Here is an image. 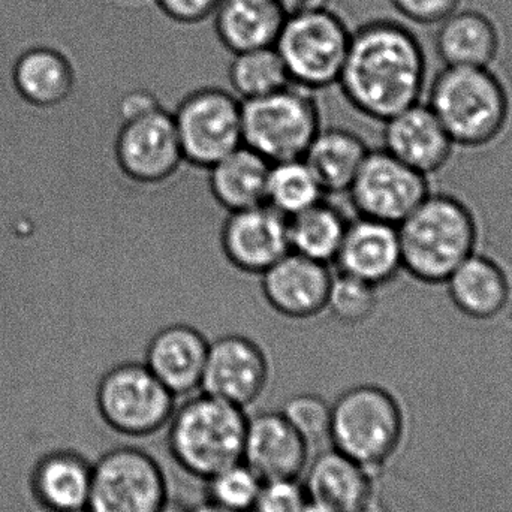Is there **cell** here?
I'll list each match as a JSON object with an SVG mask.
<instances>
[{"label":"cell","mask_w":512,"mask_h":512,"mask_svg":"<svg viewBox=\"0 0 512 512\" xmlns=\"http://www.w3.org/2000/svg\"><path fill=\"white\" fill-rule=\"evenodd\" d=\"M337 84L351 107L373 122L423 102L427 60L417 33L391 17L361 24L352 30Z\"/></svg>","instance_id":"obj_1"},{"label":"cell","mask_w":512,"mask_h":512,"mask_svg":"<svg viewBox=\"0 0 512 512\" xmlns=\"http://www.w3.org/2000/svg\"><path fill=\"white\" fill-rule=\"evenodd\" d=\"M248 415L218 397L201 393L176 408L168 423V451L180 469L207 481L242 462Z\"/></svg>","instance_id":"obj_2"},{"label":"cell","mask_w":512,"mask_h":512,"mask_svg":"<svg viewBox=\"0 0 512 512\" xmlns=\"http://www.w3.org/2000/svg\"><path fill=\"white\" fill-rule=\"evenodd\" d=\"M119 117L113 159L120 174L141 186L173 179L185 164L173 113L153 93L134 90L120 101Z\"/></svg>","instance_id":"obj_3"},{"label":"cell","mask_w":512,"mask_h":512,"mask_svg":"<svg viewBox=\"0 0 512 512\" xmlns=\"http://www.w3.org/2000/svg\"><path fill=\"white\" fill-rule=\"evenodd\" d=\"M403 270L424 282H445L475 251V227L463 204L430 194L397 225Z\"/></svg>","instance_id":"obj_4"},{"label":"cell","mask_w":512,"mask_h":512,"mask_svg":"<svg viewBox=\"0 0 512 512\" xmlns=\"http://www.w3.org/2000/svg\"><path fill=\"white\" fill-rule=\"evenodd\" d=\"M423 102L462 146L487 143L507 117V96L487 68L444 66L427 84Z\"/></svg>","instance_id":"obj_5"},{"label":"cell","mask_w":512,"mask_h":512,"mask_svg":"<svg viewBox=\"0 0 512 512\" xmlns=\"http://www.w3.org/2000/svg\"><path fill=\"white\" fill-rule=\"evenodd\" d=\"M403 412L397 397L384 385L346 388L331 403V448L372 471L399 447Z\"/></svg>","instance_id":"obj_6"},{"label":"cell","mask_w":512,"mask_h":512,"mask_svg":"<svg viewBox=\"0 0 512 512\" xmlns=\"http://www.w3.org/2000/svg\"><path fill=\"white\" fill-rule=\"evenodd\" d=\"M321 120L315 92L291 83L242 102L243 144L270 164L300 159L321 131Z\"/></svg>","instance_id":"obj_7"},{"label":"cell","mask_w":512,"mask_h":512,"mask_svg":"<svg viewBox=\"0 0 512 512\" xmlns=\"http://www.w3.org/2000/svg\"><path fill=\"white\" fill-rule=\"evenodd\" d=\"M101 423L126 438H149L168 426L177 397L144 363L123 361L105 369L95 387Z\"/></svg>","instance_id":"obj_8"},{"label":"cell","mask_w":512,"mask_h":512,"mask_svg":"<svg viewBox=\"0 0 512 512\" xmlns=\"http://www.w3.org/2000/svg\"><path fill=\"white\" fill-rule=\"evenodd\" d=\"M352 30L330 8L292 15L277 38L291 83L306 89H327L339 81L351 44Z\"/></svg>","instance_id":"obj_9"},{"label":"cell","mask_w":512,"mask_h":512,"mask_svg":"<svg viewBox=\"0 0 512 512\" xmlns=\"http://www.w3.org/2000/svg\"><path fill=\"white\" fill-rule=\"evenodd\" d=\"M168 481L158 460L140 448H110L93 460L87 512H159Z\"/></svg>","instance_id":"obj_10"},{"label":"cell","mask_w":512,"mask_h":512,"mask_svg":"<svg viewBox=\"0 0 512 512\" xmlns=\"http://www.w3.org/2000/svg\"><path fill=\"white\" fill-rule=\"evenodd\" d=\"M185 164L209 170L243 144L242 101L221 87L188 93L173 113Z\"/></svg>","instance_id":"obj_11"},{"label":"cell","mask_w":512,"mask_h":512,"mask_svg":"<svg viewBox=\"0 0 512 512\" xmlns=\"http://www.w3.org/2000/svg\"><path fill=\"white\" fill-rule=\"evenodd\" d=\"M346 194L357 216L397 227L429 197V186L420 171L370 149Z\"/></svg>","instance_id":"obj_12"},{"label":"cell","mask_w":512,"mask_h":512,"mask_svg":"<svg viewBox=\"0 0 512 512\" xmlns=\"http://www.w3.org/2000/svg\"><path fill=\"white\" fill-rule=\"evenodd\" d=\"M271 372L270 357L256 340L225 334L210 342L201 391L246 411L264 396Z\"/></svg>","instance_id":"obj_13"},{"label":"cell","mask_w":512,"mask_h":512,"mask_svg":"<svg viewBox=\"0 0 512 512\" xmlns=\"http://www.w3.org/2000/svg\"><path fill=\"white\" fill-rule=\"evenodd\" d=\"M221 249L236 270L261 276L291 252L288 218L268 204L228 213L222 224Z\"/></svg>","instance_id":"obj_14"},{"label":"cell","mask_w":512,"mask_h":512,"mask_svg":"<svg viewBox=\"0 0 512 512\" xmlns=\"http://www.w3.org/2000/svg\"><path fill=\"white\" fill-rule=\"evenodd\" d=\"M333 271L330 265L288 252L261 274L265 303L286 319L306 321L327 309Z\"/></svg>","instance_id":"obj_15"},{"label":"cell","mask_w":512,"mask_h":512,"mask_svg":"<svg viewBox=\"0 0 512 512\" xmlns=\"http://www.w3.org/2000/svg\"><path fill=\"white\" fill-rule=\"evenodd\" d=\"M310 445L282 412L248 418L242 462L262 481L300 480L309 465Z\"/></svg>","instance_id":"obj_16"},{"label":"cell","mask_w":512,"mask_h":512,"mask_svg":"<svg viewBox=\"0 0 512 512\" xmlns=\"http://www.w3.org/2000/svg\"><path fill=\"white\" fill-rule=\"evenodd\" d=\"M333 264L339 273L384 288L403 268L396 225L361 216L352 219Z\"/></svg>","instance_id":"obj_17"},{"label":"cell","mask_w":512,"mask_h":512,"mask_svg":"<svg viewBox=\"0 0 512 512\" xmlns=\"http://www.w3.org/2000/svg\"><path fill=\"white\" fill-rule=\"evenodd\" d=\"M210 340L194 325L171 324L150 339L144 364L176 397L201 390Z\"/></svg>","instance_id":"obj_18"},{"label":"cell","mask_w":512,"mask_h":512,"mask_svg":"<svg viewBox=\"0 0 512 512\" xmlns=\"http://www.w3.org/2000/svg\"><path fill=\"white\" fill-rule=\"evenodd\" d=\"M381 125V149L424 176L442 167L454 146L432 108L424 102L400 111Z\"/></svg>","instance_id":"obj_19"},{"label":"cell","mask_w":512,"mask_h":512,"mask_svg":"<svg viewBox=\"0 0 512 512\" xmlns=\"http://www.w3.org/2000/svg\"><path fill=\"white\" fill-rule=\"evenodd\" d=\"M303 475L307 499L330 512H366L372 504L370 471L334 448L316 454Z\"/></svg>","instance_id":"obj_20"},{"label":"cell","mask_w":512,"mask_h":512,"mask_svg":"<svg viewBox=\"0 0 512 512\" xmlns=\"http://www.w3.org/2000/svg\"><path fill=\"white\" fill-rule=\"evenodd\" d=\"M93 460L80 451L54 450L42 456L30 474V492L47 512L87 510L92 487Z\"/></svg>","instance_id":"obj_21"},{"label":"cell","mask_w":512,"mask_h":512,"mask_svg":"<svg viewBox=\"0 0 512 512\" xmlns=\"http://www.w3.org/2000/svg\"><path fill=\"white\" fill-rule=\"evenodd\" d=\"M11 89L38 108L65 104L77 92V69L63 51L47 45L27 48L12 63Z\"/></svg>","instance_id":"obj_22"},{"label":"cell","mask_w":512,"mask_h":512,"mask_svg":"<svg viewBox=\"0 0 512 512\" xmlns=\"http://www.w3.org/2000/svg\"><path fill=\"white\" fill-rule=\"evenodd\" d=\"M212 18L219 44L231 54L274 47L286 20L276 0H221Z\"/></svg>","instance_id":"obj_23"},{"label":"cell","mask_w":512,"mask_h":512,"mask_svg":"<svg viewBox=\"0 0 512 512\" xmlns=\"http://www.w3.org/2000/svg\"><path fill=\"white\" fill-rule=\"evenodd\" d=\"M270 162L242 144L209 168L213 200L228 213L265 204Z\"/></svg>","instance_id":"obj_24"},{"label":"cell","mask_w":512,"mask_h":512,"mask_svg":"<svg viewBox=\"0 0 512 512\" xmlns=\"http://www.w3.org/2000/svg\"><path fill=\"white\" fill-rule=\"evenodd\" d=\"M369 150L357 132L345 128H322L303 159L325 195H340L348 192Z\"/></svg>","instance_id":"obj_25"},{"label":"cell","mask_w":512,"mask_h":512,"mask_svg":"<svg viewBox=\"0 0 512 512\" xmlns=\"http://www.w3.org/2000/svg\"><path fill=\"white\" fill-rule=\"evenodd\" d=\"M435 47L442 66L487 68L495 57L498 39L489 18L462 9L435 27Z\"/></svg>","instance_id":"obj_26"},{"label":"cell","mask_w":512,"mask_h":512,"mask_svg":"<svg viewBox=\"0 0 512 512\" xmlns=\"http://www.w3.org/2000/svg\"><path fill=\"white\" fill-rule=\"evenodd\" d=\"M444 283L454 306L472 318L498 315L507 303V280L486 256L472 254Z\"/></svg>","instance_id":"obj_27"},{"label":"cell","mask_w":512,"mask_h":512,"mask_svg":"<svg viewBox=\"0 0 512 512\" xmlns=\"http://www.w3.org/2000/svg\"><path fill=\"white\" fill-rule=\"evenodd\" d=\"M348 219L328 201L288 218L289 248L322 264H333L345 236Z\"/></svg>","instance_id":"obj_28"},{"label":"cell","mask_w":512,"mask_h":512,"mask_svg":"<svg viewBox=\"0 0 512 512\" xmlns=\"http://www.w3.org/2000/svg\"><path fill=\"white\" fill-rule=\"evenodd\" d=\"M228 81L234 95L242 102L270 95L291 84L276 47L233 54L228 66Z\"/></svg>","instance_id":"obj_29"},{"label":"cell","mask_w":512,"mask_h":512,"mask_svg":"<svg viewBox=\"0 0 512 512\" xmlns=\"http://www.w3.org/2000/svg\"><path fill=\"white\" fill-rule=\"evenodd\" d=\"M327 195L303 158L270 165L265 204L286 218L309 209Z\"/></svg>","instance_id":"obj_30"},{"label":"cell","mask_w":512,"mask_h":512,"mask_svg":"<svg viewBox=\"0 0 512 512\" xmlns=\"http://www.w3.org/2000/svg\"><path fill=\"white\" fill-rule=\"evenodd\" d=\"M379 303V288L357 277L336 271L331 280L325 312L330 313L340 324L358 327L373 321L378 313Z\"/></svg>","instance_id":"obj_31"},{"label":"cell","mask_w":512,"mask_h":512,"mask_svg":"<svg viewBox=\"0 0 512 512\" xmlns=\"http://www.w3.org/2000/svg\"><path fill=\"white\" fill-rule=\"evenodd\" d=\"M207 483V501L234 512H252L262 480L245 462L228 466L210 477Z\"/></svg>","instance_id":"obj_32"},{"label":"cell","mask_w":512,"mask_h":512,"mask_svg":"<svg viewBox=\"0 0 512 512\" xmlns=\"http://www.w3.org/2000/svg\"><path fill=\"white\" fill-rule=\"evenodd\" d=\"M283 417L312 447L330 441L331 403L313 393L289 397L282 408Z\"/></svg>","instance_id":"obj_33"},{"label":"cell","mask_w":512,"mask_h":512,"mask_svg":"<svg viewBox=\"0 0 512 512\" xmlns=\"http://www.w3.org/2000/svg\"><path fill=\"white\" fill-rule=\"evenodd\" d=\"M460 0H388L391 18L406 26L435 27L459 8Z\"/></svg>","instance_id":"obj_34"},{"label":"cell","mask_w":512,"mask_h":512,"mask_svg":"<svg viewBox=\"0 0 512 512\" xmlns=\"http://www.w3.org/2000/svg\"><path fill=\"white\" fill-rule=\"evenodd\" d=\"M307 502L300 480L262 481L252 512H300Z\"/></svg>","instance_id":"obj_35"},{"label":"cell","mask_w":512,"mask_h":512,"mask_svg":"<svg viewBox=\"0 0 512 512\" xmlns=\"http://www.w3.org/2000/svg\"><path fill=\"white\" fill-rule=\"evenodd\" d=\"M159 11L177 24H200L213 17L221 0H155Z\"/></svg>","instance_id":"obj_36"},{"label":"cell","mask_w":512,"mask_h":512,"mask_svg":"<svg viewBox=\"0 0 512 512\" xmlns=\"http://www.w3.org/2000/svg\"><path fill=\"white\" fill-rule=\"evenodd\" d=\"M285 17L316 11V9L330 8V0H276Z\"/></svg>","instance_id":"obj_37"},{"label":"cell","mask_w":512,"mask_h":512,"mask_svg":"<svg viewBox=\"0 0 512 512\" xmlns=\"http://www.w3.org/2000/svg\"><path fill=\"white\" fill-rule=\"evenodd\" d=\"M188 512H234L227 510V508L219 507V505L213 504V502L206 501L203 504L192 505L188 507Z\"/></svg>","instance_id":"obj_38"},{"label":"cell","mask_w":512,"mask_h":512,"mask_svg":"<svg viewBox=\"0 0 512 512\" xmlns=\"http://www.w3.org/2000/svg\"><path fill=\"white\" fill-rule=\"evenodd\" d=\"M498 140L505 141V143H512V117L505 119L504 125L499 129L498 134L495 135Z\"/></svg>","instance_id":"obj_39"},{"label":"cell","mask_w":512,"mask_h":512,"mask_svg":"<svg viewBox=\"0 0 512 512\" xmlns=\"http://www.w3.org/2000/svg\"><path fill=\"white\" fill-rule=\"evenodd\" d=\"M159 512H188V507L180 504V502L171 501V499H168L167 504H165Z\"/></svg>","instance_id":"obj_40"},{"label":"cell","mask_w":512,"mask_h":512,"mask_svg":"<svg viewBox=\"0 0 512 512\" xmlns=\"http://www.w3.org/2000/svg\"><path fill=\"white\" fill-rule=\"evenodd\" d=\"M300 512H330L327 508L321 507V505L315 504V502L309 501L307 499L306 505H304L303 510Z\"/></svg>","instance_id":"obj_41"}]
</instances>
